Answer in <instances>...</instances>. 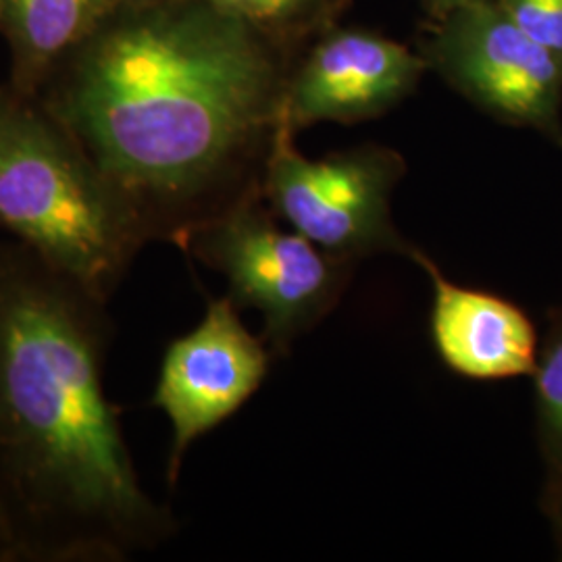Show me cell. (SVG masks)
I'll return each mask as SVG.
<instances>
[{
    "label": "cell",
    "mask_w": 562,
    "mask_h": 562,
    "mask_svg": "<svg viewBox=\"0 0 562 562\" xmlns=\"http://www.w3.org/2000/svg\"><path fill=\"white\" fill-rule=\"evenodd\" d=\"M106 302L0 241V538L7 562H123L173 533L104 390Z\"/></svg>",
    "instance_id": "6da1fadb"
},
{
    "label": "cell",
    "mask_w": 562,
    "mask_h": 562,
    "mask_svg": "<svg viewBox=\"0 0 562 562\" xmlns=\"http://www.w3.org/2000/svg\"><path fill=\"white\" fill-rule=\"evenodd\" d=\"M283 88L252 32L213 0L111 27L81 57L57 120L138 215L180 248L222 215L215 192L280 121Z\"/></svg>",
    "instance_id": "7a4b0ae2"
},
{
    "label": "cell",
    "mask_w": 562,
    "mask_h": 562,
    "mask_svg": "<svg viewBox=\"0 0 562 562\" xmlns=\"http://www.w3.org/2000/svg\"><path fill=\"white\" fill-rule=\"evenodd\" d=\"M0 229L109 302L148 244L138 215L57 117L0 97Z\"/></svg>",
    "instance_id": "3957f363"
},
{
    "label": "cell",
    "mask_w": 562,
    "mask_h": 562,
    "mask_svg": "<svg viewBox=\"0 0 562 562\" xmlns=\"http://www.w3.org/2000/svg\"><path fill=\"white\" fill-rule=\"evenodd\" d=\"M183 250L222 273L238 308L261 313L262 340L276 355H288L336 306L355 265L281 229L257 196L202 225Z\"/></svg>",
    "instance_id": "277c9868"
},
{
    "label": "cell",
    "mask_w": 562,
    "mask_h": 562,
    "mask_svg": "<svg viewBox=\"0 0 562 562\" xmlns=\"http://www.w3.org/2000/svg\"><path fill=\"white\" fill-rule=\"evenodd\" d=\"M292 130L278 121L265 162V199L273 213L325 252L357 261L415 248L396 232L390 196L401 180L398 155L367 146L306 159L292 144Z\"/></svg>",
    "instance_id": "5b68a950"
},
{
    "label": "cell",
    "mask_w": 562,
    "mask_h": 562,
    "mask_svg": "<svg viewBox=\"0 0 562 562\" xmlns=\"http://www.w3.org/2000/svg\"><path fill=\"white\" fill-rule=\"evenodd\" d=\"M431 53L450 86L485 113L562 144V57L525 34L496 0L443 15Z\"/></svg>",
    "instance_id": "8992f818"
},
{
    "label": "cell",
    "mask_w": 562,
    "mask_h": 562,
    "mask_svg": "<svg viewBox=\"0 0 562 562\" xmlns=\"http://www.w3.org/2000/svg\"><path fill=\"white\" fill-rule=\"evenodd\" d=\"M238 311L227 294L209 301L202 322L165 350L153 406L173 429L171 483L190 446L238 413L269 373L271 350L244 327Z\"/></svg>",
    "instance_id": "52a82bcc"
},
{
    "label": "cell",
    "mask_w": 562,
    "mask_h": 562,
    "mask_svg": "<svg viewBox=\"0 0 562 562\" xmlns=\"http://www.w3.org/2000/svg\"><path fill=\"white\" fill-rule=\"evenodd\" d=\"M425 63L398 42L362 30L327 36L283 92L280 121L292 132L319 121L378 117L422 78Z\"/></svg>",
    "instance_id": "ba28073f"
},
{
    "label": "cell",
    "mask_w": 562,
    "mask_h": 562,
    "mask_svg": "<svg viewBox=\"0 0 562 562\" xmlns=\"http://www.w3.org/2000/svg\"><path fill=\"white\" fill-rule=\"evenodd\" d=\"M408 259L422 265L431 280V338L450 371L480 382L533 373L540 340L521 306L446 280L440 267L417 246Z\"/></svg>",
    "instance_id": "9c48e42d"
},
{
    "label": "cell",
    "mask_w": 562,
    "mask_h": 562,
    "mask_svg": "<svg viewBox=\"0 0 562 562\" xmlns=\"http://www.w3.org/2000/svg\"><path fill=\"white\" fill-rule=\"evenodd\" d=\"M109 0H0V13L25 57L44 63L80 41Z\"/></svg>",
    "instance_id": "30bf717a"
},
{
    "label": "cell",
    "mask_w": 562,
    "mask_h": 562,
    "mask_svg": "<svg viewBox=\"0 0 562 562\" xmlns=\"http://www.w3.org/2000/svg\"><path fill=\"white\" fill-rule=\"evenodd\" d=\"M536 382V431L548 467V480L562 477V304L548 313L538 361Z\"/></svg>",
    "instance_id": "8fae6325"
},
{
    "label": "cell",
    "mask_w": 562,
    "mask_h": 562,
    "mask_svg": "<svg viewBox=\"0 0 562 562\" xmlns=\"http://www.w3.org/2000/svg\"><path fill=\"white\" fill-rule=\"evenodd\" d=\"M536 42L562 57V0H496Z\"/></svg>",
    "instance_id": "7c38bea8"
},
{
    "label": "cell",
    "mask_w": 562,
    "mask_h": 562,
    "mask_svg": "<svg viewBox=\"0 0 562 562\" xmlns=\"http://www.w3.org/2000/svg\"><path fill=\"white\" fill-rule=\"evenodd\" d=\"M223 11L241 18L248 23L262 21L288 20L292 15H301L317 0H213Z\"/></svg>",
    "instance_id": "4fadbf2b"
},
{
    "label": "cell",
    "mask_w": 562,
    "mask_h": 562,
    "mask_svg": "<svg viewBox=\"0 0 562 562\" xmlns=\"http://www.w3.org/2000/svg\"><path fill=\"white\" fill-rule=\"evenodd\" d=\"M543 510L552 522V529L562 552V477L548 480L546 494H543Z\"/></svg>",
    "instance_id": "5bb4252c"
},
{
    "label": "cell",
    "mask_w": 562,
    "mask_h": 562,
    "mask_svg": "<svg viewBox=\"0 0 562 562\" xmlns=\"http://www.w3.org/2000/svg\"><path fill=\"white\" fill-rule=\"evenodd\" d=\"M425 2H429L438 13L448 15L450 11H457L464 4H471V2H477V0H425Z\"/></svg>",
    "instance_id": "9a60e30c"
},
{
    "label": "cell",
    "mask_w": 562,
    "mask_h": 562,
    "mask_svg": "<svg viewBox=\"0 0 562 562\" xmlns=\"http://www.w3.org/2000/svg\"><path fill=\"white\" fill-rule=\"evenodd\" d=\"M0 562H7V550H4L2 538H0Z\"/></svg>",
    "instance_id": "2e32d148"
}]
</instances>
